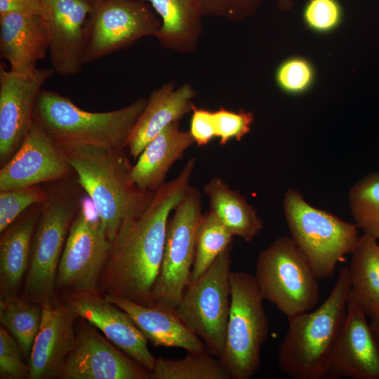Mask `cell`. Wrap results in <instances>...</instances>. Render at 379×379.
I'll use <instances>...</instances> for the list:
<instances>
[{
	"mask_svg": "<svg viewBox=\"0 0 379 379\" xmlns=\"http://www.w3.org/2000/svg\"><path fill=\"white\" fill-rule=\"evenodd\" d=\"M195 166L191 158L173 180L154 194L146 210L120 226L99 286L104 295L154 306L152 293L162 262L170 214L189 190Z\"/></svg>",
	"mask_w": 379,
	"mask_h": 379,
	"instance_id": "obj_1",
	"label": "cell"
},
{
	"mask_svg": "<svg viewBox=\"0 0 379 379\" xmlns=\"http://www.w3.org/2000/svg\"><path fill=\"white\" fill-rule=\"evenodd\" d=\"M59 147L112 243L124 221L141 215L155 192L135 185L131 177L133 166L123 150L91 145Z\"/></svg>",
	"mask_w": 379,
	"mask_h": 379,
	"instance_id": "obj_2",
	"label": "cell"
},
{
	"mask_svg": "<svg viewBox=\"0 0 379 379\" xmlns=\"http://www.w3.org/2000/svg\"><path fill=\"white\" fill-rule=\"evenodd\" d=\"M349 270L340 268L326 300L317 309L288 318L277 362L293 379H325L342 330L350 295Z\"/></svg>",
	"mask_w": 379,
	"mask_h": 379,
	"instance_id": "obj_3",
	"label": "cell"
},
{
	"mask_svg": "<svg viewBox=\"0 0 379 379\" xmlns=\"http://www.w3.org/2000/svg\"><path fill=\"white\" fill-rule=\"evenodd\" d=\"M147 99L105 112L79 108L71 99L41 89L34 111V122L58 146L91 145L124 150L144 109Z\"/></svg>",
	"mask_w": 379,
	"mask_h": 379,
	"instance_id": "obj_4",
	"label": "cell"
},
{
	"mask_svg": "<svg viewBox=\"0 0 379 379\" xmlns=\"http://www.w3.org/2000/svg\"><path fill=\"white\" fill-rule=\"evenodd\" d=\"M254 277L264 300L288 319L319 302V279L291 237H281L260 252Z\"/></svg>",
	"mask_w": 379,
	"mask_h": 379,
	"instance_id": "obj_5",
	"label": "cell"
},
{
	"mask_svg": "<svg viewBox=\"0 0 379 379\" xmlns=\"http://www.w3.org/2000/svg\"><path fill=\"white\" fill-rule=\"evenodd\" d=\"M287 226L319 279L331 277L337 264L352 254L359 236L357 226L310 205L297 190L288 189L283 199Z\"/></svg>",
	"mask_w": 379,
	"mask_h": 379,
	"instance_id": "obj_6",
	"label": "cell"
},
{
	"mask_svg": "<svg viewBox=\"0 0 379 379\" xmlns=\"http://www.w3.org/2000/svg\"><path fill=\"white\" fill-rule=\"evenodd\" d=\"M230 309L220 361L232 379H250L260 366L261 349L268 338L269 321L255 277L231 271Z\"/></svg>",
	"mask_w": 379,
	"mask_h": 379,
	"instance_id": "obj_7",
	"label": "cell"
},
{
	"mask_svg": "<svg viewBox=\"0 0 379 379\" xmlns=\"http://www.w3.org/2000/svg\"><path fill=\"white\" fill-rule=\"evenodd\" d=\"M81 202L77 194L63 188L44 203L32 240L27 299L41 304L53 298L60 260Z\"/></svg>",
	"mask_w": 379,
	"mask_h": 379,
	"instance_id": "obj_8",
	"label": "cell"
},
{
	"mask_svg": "<svg viewBox=\"0 0 379 379\" xmlns=\"http://www.w3.org/2000/svg\"><path fill=\"white\" fill-rule=\"evenodd\" d=\"M232 245L197 280L191 281L175 311L204 343L207 350L220 357L226 336L231 290Z\"/></svg>",
	"mask_w": 379,
	"mask_h": 379,
	"instance_id": "obj_9",
	"label": "cell"
},
{
	"mask_svg": "<svg viewBox=\"0 0 379 379\" xmlns=\"http://www.w3.org/2000/svg\"><path fill=\"white\" fill-rule=\"evenodd\" d=\"M202 215L201 194L190 186L168 221L162 262L152 293L154 305L175 310L179 304L190 282Z\"/></svg>",
	"mask_w": 379,
	"mask_h": 379,
	"instance_id": "obj_10",
	"label": "cell"
},
{
	"mask_svg": "<svg viewBox=\"0 0 379 379\" xmlns=\"http://www.w3.org/2000/svg\"><path fill=\"white\" fill-rule=\"evenodd\" d=\"M112 242L96 212L81 202L60 260L55 287L72 295L97 293Z\"/></svg>",
	"mask_w": 379,
	"mask_h": 379,
	"instance_id": "obj_11",
	"label": "cell"
},
{
	"mask_svg": "<svg viewBox=\"0 0 379 379\" xmlns=\"http://www.w3.org/2000/svg\"><path fill=\"white\" fill-rule=\"evenodd\" d=\"M161 20L142 0H102L93 6L86 25L85 64L155 36Z\"/></svg>",
	"mask_w": 379,
	"mask_h": 379,
	"instance_id": "obj_12",
	"label": "cell"
},
{
	"mask_svg": "<svg viewBox=\"0 0 379 379\" xmlns=\"http://www.w3.org/2000/svg\"><path fill=\"white\" fill-rule=\"evenodd\" d=\"M55 73L53 68L21 74L0 65V161L16 152L34 121L36 99L43 85Z\"/></svg>",
	"mask_w": 379,
	"mask_h": 379,
	"instance_id": "obj_13",
	"label": "cell"
},
{
	"mask_svg": "<svg viewBox=\"0 0 379 379\" xmlns=\"http://www.w3.org/2000/svg\"><path fill=\"white\" fill-rule=\"evenodd\" d=\"M48 51L55 73L79 74L85 64L86 25L93 5L86 0H45Z\"/></svg>",
	"mask_w": 379,
	"mask_h": 379,
	"instance_id": "obj_14",
	"label": "cell"
},
{
	"mask_svg": "<svg viewBox=\"0 0 379 379\" xmlns=\"http://www.w3.org/2000/svg\"><path fill=\"white\" fill-rule=\"evenodd\" d=\"M74 172L62 149L33 121L21 145L0 171V191L55 182Z\"/></svg>",
	"mask_w": 379,
	"mask_h": 379,
	"instance_id": "obj_15",
	"label": "cell"
},
{
	"mask_svg": "<svg viewBox=\"0 0 379 379\" xmlns=\"http://www.w3.org/2000/svg\"><path fill=\"white\" fill-rule=\"evenodd\" d=\"M152 372L115 348L95 330L80 331L61 369L63 379H151Z\"/></svg>",
	"mask_w": 379,
	"mask_h": 379,
	"instance_id": "obj_16",
	"label": "cell"
},
{
	"mask_svg": "<svg viewBox=\"0 0 379 379\" xmlns=\"http://www.w3.org/2000/svg\"><path fill=\"white\" fill-rule=\"evenodd\" d=\"M379 379V345L366 315L350 297L325 378Z\"/></svg>",
	"mask_w": 379,
	"mask_h": 379,
	"instance_id": "obj_17",
	"label": "cell"
},
{
	"mask_svg": "<svg viewBox=\"0 0 379 379\" xmlns=\"http://www.w3.org/2000/svg\"><path fill=\"white\" fill-rule=\"evenodd\" d=\"M68 304L77 317L100 330L128 357L152 371L157 358L150 352L147 338L124 310L98 292L72 295Z\"/></svg>",
	"mask_w": 379,
	"mask_h": 379,
	"instance_id": "obj_18",
	"label": "cell"
},
{
	"mask_svg": "<svg viewBox=\"0 0 379 379\" xmlns=\"http://www.w3.org/2000/svg\"><path fill=\"white\" fill-rule=\"evenodd\" d=\"M41 308L39 328L29 354L31 379L59 378L77 338L74 322L78 317L68 303L53 298L42 302Z\"/></svg>",
	"mask_w": 379,
	"mask_h": 379,
	"instance_id": "obj_19",
	"label": "cell"
},
{
	"mask_svg": "<svg viewBox=\"0 0 379 379\" xmlns=\"http://www.w3.org/2000/svg\"><path fill=\"white\" fill-rule=\"evenodd\" d=\"M196 94L189 83L176 88L171 81L154 89L147 99L128 138L126 147L130 156L137 159L149 142L165 128L192 112Z\"/></svg>",
	"mask_w": 379,
	"mask_h": 379,
	"instance_id": "obj_20",
	"label": "cell"
},
{
	"mask_svg": "<svg viewBox=\"0 0 379 379\" xmlns=\"http://www.w3.org/2000/svg\"><path fill=\"white\" fill-rule=\"evenodd\" d=\"M48 51L46 19L39 15L7 13L0 15V56L10 69L21 74L34 72L36 63Z\"/></svg>",
	"mask_w": 379,
	"mask_h": 379,
	"instance_id": "obj_21",
	"label": "cell"
},
{
	"mask_svg": "<svg viewBox=\"0 0 379 379\" xmlns=\"http://www.w3.org/2000/svg\"><path fill=\"white\" fill-rule=\"evenodd\" d=\"M124 310L152 345L181 348L187 352L207 351L204 343L182 321L175 310L147 307L112 295H103Z\"/></svg>",
	"mask_w": 379,
	"mask_h": 379,
	"instance_id": "obj_22",
	"label": "cell"
},
{
	"mask_svg": "<svg viewBox=\"0 0 379 379\" xmlns=\"http://www.w3.org/2000/svg\"><path fill=\"white\" fill-rule=\"evenodd\" d=\"M190 131L180 128L179 121L169 124L144 148L135 165L131 177L142 190L156 192L164 183L172 165L192 145Z\"/></svg>",
	"mask_w": 379,
	"mask_h": 379,
	"instance_id": "obj_23",
	"label": "cell"
},
{
	"mask_svg": "<svg viewBox=\"0 0 379 379\" xmlns=\"http://www.w3.org/2000/svg\"><path fill=\"white\" fill-rule=\"evenodd\" d=\"M161 18L154 36L159 45L181 53H193L202 32L204 17L199 0H146Z\"/></svg>",
	"mask_w": 379,
	"mask_h": 379,
	"instance_id": "obj_24",
	"label": "cell"
},
{
	"mask_svg": "<svg viewBox=\"0 0 379 379\" xmlns=\"http://www.w3.org/2000/svg\"><path fill=\"white\" fill-rule=\"evenodd\" d=\"M374 237L359 236L349 270L350 297L366 317L379 319V244Z\"/></svg>",
	"mask_w": 379,
	"mask_h": 379,
	"instance_id": "obj_25",
	"label": "cell"
},
{
	"mask_svg": "<svg viewBox=\"0 0 379 379\" xmlns=\"http://www.w3.org/2000/svg\"><path fill=\"white\" fill-rule=\"evenodd\" d=\"M203 190L208 198L210 209L233 237L250 242L262 230L263 222L256 210L221 178H212Z\"/></svg>",
	"mask_w": 379,
	"mask_h": 379,
	"instance_id": "obj_26",
	"label": "cell"
},
{
	"mask_svg": "<svg viewBox=\"0 0 379 379\" xmlns=\"http://www.w3.org/2000/svg\"><path fill=\"white\" fill-rule=\"evenodd\" d=\"M36 212L23 217L8 229L0 242V280L3 293H15L28 270Z\"/></svg>",
	"mask_w": 379,
	"mask_h": 379,
	"instance_id": "obj_27",
	"label": "cell"
},
{
	"mask_svg": "<svg viewBox=\"0 0 379 379\" xmlns=\"http://www.w3.org/2000/svg\"><path fill=\"white\" fill-rule=\"evenodd\" d=\"M0 300V322L17 341L24 356L30 354L38 333L41 304L18 298L15 293H3Z\"/></svg>",
	"mask_w": 379,
	"mask_h": 379,
	"instance_id": "obj_28",
	"label": "cell"
},
{
	"mask_svg": "<svg viewBox=\"0 0 379 379\" xmlns=\"http://www.w3.org/2000/svg\"><path fill=\"white\" fill-rule=\"evenodd\" d=\"M151 379H232L219 358L206 352H187L179 359H157Z\"/></svg>",
	"mask_w": 379,
	"mask_h": 379,
	"instance_id": "obj_29",
	"label": "cell"
},
{
	"mask_svg": "<svg viewBox=\"0 0 379 379\" xmlns=\"http://www.w3.org/2000/svg\"><path fill=\"white\" fill-rule=\"evenodd\" d=\"M232 238L233 235L213 211L203 213L197 230L190 282L202 275L220 253L231 246Z\"/></svg>",
	"mask_w": 379,
	"mask_h": 379,
	"instance_id": "obj_30",
	"label": "cell"
},
{
	"mask_svg": "<svg viewBox=\"0 0 379 379\" xmlns=\"http://www.w3.org/2000/svg\"><path fill=\"white\" fill-rule=\"evenodd\" d=\"M349 205L358 228L379 239V171L359 180L348 193Z\"/></svg>",
	"mask_w": 379,
	"mask_h": 379,
	"instance_id": "obj_31",
	"label": "cell"
},
{
	"mask_svg": "<svg viewBox=\"0 0 379 379\" xmlns=\"http://www.w3.org/2000/svg\"><path fill=\"white\" fill-rule=\"evenodd\" d=\"M278 88L290 96H301L314 86L317 71L314 63L302 55H291L283 60L274 72Z\"/></svg>",
	"mask_w": 379,
	"mask_h": 379,
	"instance_id": "obj_32",
	"label": "cell"
},
{
	"mask_svg": "<svg viewBox=\"0 0 379 379\" xmlns=\"http://www.w3.org/2000/svg\"><path fill=\"white\" fill-rule=\"evenodd\" d=\"M49 198L39 185L0 191V232H4L29 207Z\"/></svg>",
	"mask_w": 379,
	"mask_h": 379,
	"instance_id": "obj_33",
	"label": "cell"
},
{
	"mask_svg": "<svg viewBox=\"0 0 379 379\" xmlns=\"http://www.w3.org/2000/svg\"><path fill=\"white\" fill-rule=\"evenodd\" d=\"M344 9L338 0H307L302 12L305 27L317 34L337 30L344 20Z\"/></svg>",
	"mask_w": 379,
	"mask_h": 379,
	"instance_id": "obj_34",
	"label": "cell"
},
{
	"mask_svg": "<svg viewBox=\"0 0 379 379\" xmlns=\"http://www.w3.org/2000/svg\"><path fill=\"white\" fill-rule=\"evenodd\" d=\"M254 118L253 112L244 109L235 112L222 107L214 111L215 137L220 145H225L232 139L240 141L251 131Z\"/></svg>",
	"mask_w": 379,
	"mask_h": 379,
	"instance_id": "obj_35",
	"label": "cell"
},
{
	"mask_svg": "<svg viewBox=\"0 0 379 379\" xmlns=\"http://www.w3.org/2000/svg\"><path fill=\"white\" fill-rule=\"evenodd\" d=\"M20 348L11 333L0 327V378L22 379L29 375V366L20 357Z\"/></svg>",
	"mask_w": 379,
	"mask_h": 379,
	"instance_id": "obj_36",
	"label": "cell"
},
{
	"mask_svg": "<svg viewBox=\"0 0 379 379\" xmlns=\"http://www.w3.org/2000/svg\"><path fill=\"white\" fill-rule=\"evenodd\" d=\"M204 16L239 22L252 15L262 0H199Z\"/></svg>",
	"mask_w": 379,
	"mask_h": 379,
	"instance_id": "obj_37",
	"label": "cell"
},
{
	"mask_svg": "<svg viewBox=\"0 0 379 379\" xmlns=\"http://www.w3.org/2000/svg\"><path fill=\"white\" fill-rule=\"evenodd\" d=\"M189 131L198 146L208 144L215 137L213 112L194 106Z\"/></svg>",
	"mask_w": 379,
	"mask_h": 379,
	"instance_id": "obj_38",
	"label": "cell"
},
{
	"mask_svg": "<svg viewBox=\"0 0 379 379\" xmlns=\"http://www.w3.org/2000/svg\"><path fill=\"white\" fill-rule=\"evenodd\" d=\"M46 14L45 5L40 0H0V15L7 13Z\"/></svg>",
	"mask_w": 379,
	"mask_h": 379,
	"instance_id": "obj_39",
	"label": "cell"
},
{
	"mask_svg": "<svg viewBox=\"0 0 379 379\" xmlns=\"http://www.w3.org/2000/svg\"><path fill=\"white\" fill-rule=\"evenodd\" d=\"M371 330L374 334V336L379 345V319H371L369 322Z\"/></svg>",
	"mask_w": 379,
	"mask_h": 379,
	"instance_id": "obj_40",
	"label": "cell"
},
{
	"mask_svg": "<svg viewBox=\"0 0 379 379\" xmlns=\"http://www.w3.org/2000/svg\"><path fill=\"white\" fill-rule=\"evenodd\" d=\"M278 8L281 11H288L293 7V2L291 0H276Z\"/></svg>",
	"mask_w": 379,
	"mask_h": 379,
	"instance_id": "obj_41",
	"label": "cell"
},
{
	"mask_svg": "<svg viewBox=\"0 0 379 379\" xmlns=\"http://www.w3.org/2000/svg\"><path fill=\"white\" fill-rule=\"evenodd\" d=\"M93 5V6L102 0H86Z\"/></svg>",
	"mask_w": 379,
	"mask_h": 379,
	"instance_id": "obj_42",
	"label": "cell"
},
{
	"mask_svg": "<svg viewBox=\"0 0 379 379\" xmlns=\"http://www.w3.org/2000/svg\"><path fill=\"white\" fill-rule=\"evenodd\" d=\"M40 1L44 3L45 0H40Z\"/></svg>",
	"mask_w": 379,
	"mask_h": 379,
	"instance_id": "obj_43",
	"label": "cell"
}]
</instances>
